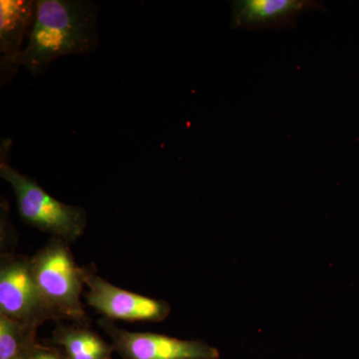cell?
Wrapping results in <instances>:
<instances>
[{
	"label": "cell",
	"instance_id": "6da1fadb",
	"mask_svg": "<svg viewBox=\"0 0 359 359\" xmlns=\"http://www.w3.org/2000/svg\"><path fill=\"white\" fill-rule=\"evenodd\" d=\"M98 6L83 0H39L28 43L18 55L1 58L2 81L7 71L23 65L33 77L46 73L54 60L69 54L93 53L99 44Z\"/></svg>",
	"mask_w": 359,
	"mask_h": 359
},
{
	"label": "cell",
	"instance_id": "7a4b0ae2",
	"mask_svg": "<svg viewBox=\"0 0 359 359\" xmlns=\"http://www.w3.org/2000/svg\"><path fill=\"white\" fill-rule=\"evenodd\" d=\"M67 244L61 238H52L30 259V268L50 318L83 321L86 313L80 297L86 269L75 264Z\"/></svg>",
	"mask_w": 359,
	"mask_h": 359
},
{
	"label": "cell",
	"instance_id": "3957f363",
	"mask_svg": "<svg viewBox=\"0 0 359 359\" xmlns=\"http://www.w3.org/2000/svg\"><path fill=\"white\" fill-rule=\"evenodd\" d=\"M0 176L13 189L18 212L26 224L66 243L82 235L87 219L83 209L56 200L35 180L21 174L4 159L0 162Z\"/></svg>",
	"mask_w": 359,
	"mask_h": 359
},
{
	"label": "cell",
	"instance_id": "277c9868",
	"mask_svg": "<svg viewBox=\"0 0 359 359\" xmlns=\"http://www.w3.org/2000/svg\"><path fill=\"white\" fill-rule=\"evenodd\" d=\"M99 325L125 359H219L218 349L200 340H183L151 332L122 330L108 320Z\"/></svg>",
	"mask_w": 359,
	"mask_h": 359
},
{
	"label": "cell",
	"instance_id": "5b68a950",
	"mask_svg": "<svg viewBox=\"0 0 359 359\" xmlns=\"http://www.w3.org/2000/svg\"><path fill=\"white\" fill-rule=\"evenodd\" d=\"M0 314L33 330L50 318L40 299L29 261L11 259L2 262Z\"/></svg>",
	"mask_w": 359,
	"mask_h": 359
},
{
	"label": "cell",
	"instance_id": "8992f818",
	"mask_svg": "<svg viewBox=\"0 0 359 359\" xmlns=\"http://www.w3.org/2000/svg\"><path fill=\"white\" fill-rule=\"evenodd\" d=\"M84 282L89 289L86 294L89 306L111 320L158 323L166 320L171 311L167 302L120 289L88 269Z\"/></svg>",
	"mask_w": 359,
	"mask_h": 359
},
{
	"label": "cell",
	"instance_id": "52a82bcc",
	"mask_svg": "<svg viewBox=\"0 0 359 359\" xmlns=\"http://www.w3.org/2000/svg\"><path fill=\"white\" fill-rule=\"evenodd\" d=\"M231 6V27L250 30L289 27L302 13L323 9L313 0H238Z\"/></svg>",
	"mask_w": 359,
	"mask_h": 359
},
{
	"label": "cell",
	"instance_id": "ba28073f",
	"mask_svg": "<svg viewBox=\"0 0 359 359\" xmlns=\"http://www.w3.org/2000/svg\"><path fill=\"white\" fill-rule=\"evenodd\" d=\"M37 1L1 0L0 1V52L1 58L18 55L23 40L29 35L36 16Z\"/></svg>",
	"mask_w": 359,
	"mask_h": 359
},
{
	"label": "cell",
	"instance_id": "9c48e42d",
	"mask_svg": "<svg viewBox=\"0 0 359 359\" xmlns=\"http://www.w3.org/2000/svg\"><path fill=\"white\" fill-rule=\"evenodd\" d=\"M53 341L63 347L68 359H112L114 346L86 328L58 325Z\"/></svg>",
	"mask_w": 359,
	"mask_h": 359
},
{
	"label": "cell",
	"instance_id": "30bf717a",
	"mask_svg": "<svg viewBox=\"0 0 359 359\" xmlns=\"http://www.w3.org/2000/svg\"><path fill=\"white\" fill-rule=\"evenodd\" d=\"M36 330L0 314V359L25 355L34 346Z\"/></svg>",
	"mask_w": 359,
	"mask_h": 359
},
{
	"label": "cell",
	"instance_id": "8fae6325",
	"mask_svg": "<svg viewBox=\"0 0 359 359\" xmlns=\"http://www.w3.org/2000/svg\"><path fill=\"white\" fill-rule=\"evenodd\" d=\"M27 359H65L60 354L55 353L52 349L45 348L37 346L36 344L32 346L28 353Z\"/></svg>",
	"mask_w": 359,
	"mask_h": 359
},
{
	"label": "cell",
	"instance_id": "7c38bea8",
	"mask_svg": "<svg viewBox=\"0 0 359 359\" xmlns=\"http://www.w3.org/2000/svg\"><path fill=\"white\" fill-rule=\"evenodd\" d=\"M27 355H28V353L25 354V355L18 356V358H16L14 359H27Z\"/></svg>",
	"mask_w": 359,
	"mask_h": 359
}]
</instances>
